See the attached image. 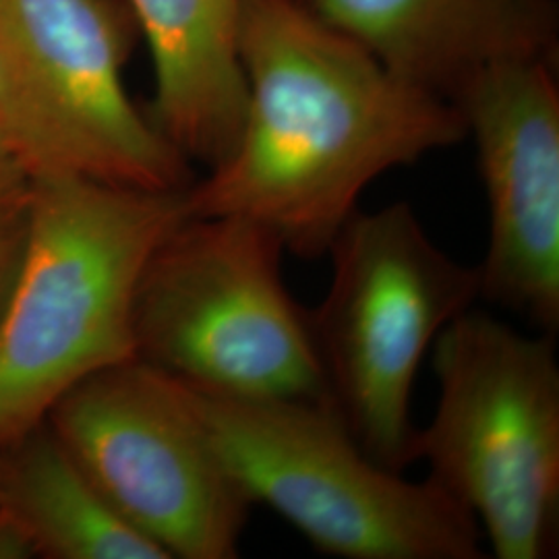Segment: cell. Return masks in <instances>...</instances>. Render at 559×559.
Returning a JSON list of instances; mask_svg holds the SVG:
<instances>
[{
	"mask_svg": "<svg viewBox=\"0 0 559 559\" xmlns=\"http://www.w3.org/2000/svg\"><path fill=\"white\" fill-rule=\"evenodd\" d=\"M0 466L2 501L20 516L38 556L55 559H170L122 519L57 440L29 433ZM15 448V445H13Z\"/></svg>",
	"mask_w": 559,
	"mask_h": 559,
	"instance_id": "cell-12",
	"label": "cell"
},
{
	"mask_svg": "<svg viewBox=\"0 0 559 559\" xmlns=\"http://www.w3.org/2000/svg\"><path fill=\"white\" fill-rule=\"evenodd\" d=\"M27 180H32V175L21 160L17 147L0 124V187H13Z\"/></svg>",
	"mask_w": 559,
	"mask_h": 559,
	"instance_id": "cell-15",
	"label": "cell"
},
{
	"mask_svg": "<svg viewBox=\"0 0 559 559\" xmlns=\"http://www.w3.org/2000/svg\"><path fill=\"white\" fill-rule=\"evenodd\" d=\"M332 278L309 311L328 400L381 466L415 462L413 388L441 330L480 299L479 265L448 255L415 210H357L328 253Z\"/></svg>",
	"mask_w": 559,
	"mask_h": 559,
	"instance_id": "cell-6",
	"label": "cell"
},
{
	"mask_svg": "<svg viewBox=\"0 0 559 559\" xmlns=\"http://www.w3.org/2000/svg\"><path fill=\"white\" fill-rule=\"evenodd\" d=\"M558 60L491 62L450 102L473 138L489 203L480 299L559 328Z\"/></svg>",
	"mask_w": 559,
	"mask_h": 559,
	"instance_id": "cell-9",
	"label": "cell"
},
{
	"mask_svg": "<svg viewBox=\"0 0 559 559\" xmlns=\"http://www.w3.org/2000/svg\"><path fill=\"white\" fill-rule=\"evenodd\" d=\"M140 38L127 0H0V124L32 179L191 185L189 162L127 92Z\"/></svg>",
	"mask_w": 559,
	"mask_h": 559,
	"instance_id": "cell-7",
	"label": "cell"
},
{
	"mask_svg": "<svg viewBox=\"0 0 559 559\" xmlns=\"http://www.w3.org/2000/svg\"><path fill=\"white\" fill-rule=\"evenodd\" d=\"M38 549L15 510L0 500V559L36 558Z\"/></svg>",
	"mask_w": 559,
	"mask_h": 559,
	"instance_id": "cell-14",
	"label": "cell"
},
{
	"mask_svg": "<svg viewBox=\"0 0 559 559\" xmlns=\"http://www.w3.org/2000/svg\"><path fill=\"white\" fill-rule=\"evenodd\" d=\"M554 336L464 311L436 340L438 404L415 462L477 520L498 559L549 558L559 514V365Z\"/></svg>",
	"mask_w": 559,
	"mask_h": 559,
	"instance_id": "cell-3",
	"label": "cell"
},
{
	"mask_svg": "<svg viewBox=\"0 0 559 559\" xmlns=\"http://www.w3.org/2000/svg\"><path fill=\"white\" fill-rule=\"evenodd\" d=\"M402 80L450 98L483 67L558 60L554 0H297Z\"/></svg>",
	"mask_w": 559,
	"mask_h": 559,
	"instance_id": "cell-10",
	"label": "cell"
},
{
	"mask_svg": "<svg viewBox=\"0 0 559 559\" xmlns=\"http://www.w3.org/2000/svg\"><path fill=\"white\" fill-rule=\"evenodd\" d=\"M154 67L150 120L187 162L221 164L239 138L247 83L242 0H127Z\"/></svg>",
	"mask_w": 559,
	"mask_h": 559,
	"instance_id": "cell-11",
	"label": "cell"
},
{
	"mask_svg": "<svg viewBox=\"0 0 559 559\" xmlns=\"http://www.w3.org/2000/svg\"><path fill=\"white\" fill-rule=\"evenodd\" d=\"M0 500H2V487H0Z\"/></svg>",
	"mask_w": 559,
	"mask_h": 559,
	"instance_id": "cell-16",
	"label": "cell"
},
{
	"mask_svg": "<svg viewBox=\"0 0 559 559\" xmlns=\"http://www.w3.org/2000/svg\"><path fill=\"white\" fill-rule=\"evenodd\" d=\"M247 108L230 154L187 187L191 216H242L316 260L392 168L466 138L452 102L399 78L297 0H242Z\"/></svg>",
	"mask_w": 559,
	"mask_h": 559,
	"instance_id": "cell-1",
	"label": "cell"
},
{
	"mask_svg": "<svg viewBox=\"0 0 559 559\" xmlns=\"http://www.w3.org/2000/svg\"><path fill=\"white\" fill-rule=\"evenodd\" d=\"M284 253L260 222L189 214L143 270L138 359L205 394L328 400L309 309L282 276Z\"/></svg>",
	"mask_w": 559,
	"mask_h": 559,
	"instance_id": "cell-5",
	"label": "cell"
},
{
	"mask_svg": "<svg viewBox=\"0 0 559 559\" xmlns=\"http://www.w3.org/2000/svg\"><path fill=\"white\" fill-rule=\"evenodd\" d=\"M32 180L0 187V316L20 270L27 224H29Z\"/></svg>",
	"mask_w": 559,
	"mask_h": 559,
	"instance_id": "cell-13",
	"label": "cell"
},
{
	"mask_svg": "<svg viewBox=\"0 0 559 559\" xmlns=\"http://www.w3.org/2000/svg\"><path fill=\"white\" fill-rule=\"evenodd\" d=\"M185 193L32 179L25 249L0 316V450L38 431L81 381L138 359L140 280L189 216Z\"/></svg>",
	"mask_w": 559,
	"mask_h": 559,
	"instance_id": "cell-2",
	"label": "cell"
},
{
	"mask_svg": "<svg viewBox=\"0 0 559 559\" xmlns=\"http://www.w3.org/2000/svg\"><path fill=\"white\" fill-rule=\"evenodd\" d=\"M189 388V385H187ZM224 466L321 554L483 559L477 520L431 479L381 466L328 400L230 399L189 388Z\"/></svg>",
	"mask_w": 559,
	"mask_h": 559,
	"instance_id": "cell-4",
	"label": "cell"
},
{
	"mask_svg": "<svg viewBox=\"0 0 559 559\" xmlns=\"http://www.w3.org/2000/svg\"><path fill=\"white\" fill-rule=\"evenodd\" d=\"M48 417L106 500L168 558H239L253 501L182 381L127 360L81 381Z\"/></svg>",
	"mask_w": 559,
	"mask_h": 559,
	"instance_id": "cell-8",
	"label": "cell"
}]
</instances>
